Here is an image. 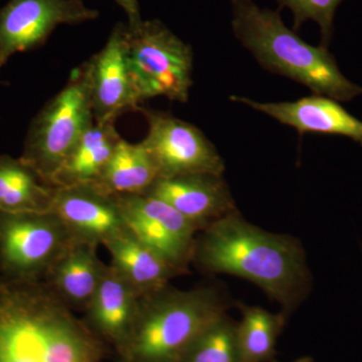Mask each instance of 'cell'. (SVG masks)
<instances>
[{
    "label": "cell",
    "mask_w": 362,
    "mask_h": 362,
    "mask_svg": "<svg viewBox=\"0 0 362 362\" xmlns=\"http://www.w3.org/2000/svg\"><path fill=\"white\" fill-rule=\"evenodd\" d=\"M75 240L52 211H0V274L14 281H44Z\"/></svg>",
    "instance_id": "cell-7"
},
{
    "label": "cell",
    "mask_w": 362,
    "mask_h": 362,
    "mask_svg": "<svg viewBox=\"0 0 362 362\" xmlns=\"http://www.w3.org/2000/svg\"><path fill=\"white\" fill-rule=\"evenodd\" d=\"M239 307L242 319L237 323V342L240 362H274L278 338L289 315L258 306Z\"/></svg>",
    "instance_id": "cell-21"
},
{
    "label": "cell",
    "mask_w": 362,
    "mask_h": 362,
    "mask_svg": "<svg viewBox=\"0 0 362 362\" xmlns=\"http://www.w3.org/2000/svg\"><path fill=\"white\" fill-rule=\"evenodd\" d=\"M294 362H314V361L312 357L303 356L301 357V358L297 359V361Z\"/></svg>",
    "instance_id": "cell-25"
},
{
    "label": "cell",
    "mask_w": 362,
    "mask_h": 362,
    "mask_svg": "<svg viewBox=\"0 0 362 362\" xmlns=\"http://www.w3.org/2000/svg\"><path fill=\"white\" fill-rule=\"evenodd\" d=\"M145 194L173 206L197 230L238 211L223 175L197 173L158 178Z\"/></svg>",
    "instance_id": "cell-13"
},
{
    "label": "cell",
    "mask_w": 362,
    "mask_h": 362,
    "mask_svg": "<svg viewBox=\"0 0 362 362\" xmlns=\"http://www.w3.org/2000/svg\"><path fill=\"white\" fill-rule=\"evenodd\" d=\"M148 124L141 141L156 163L159 178L209 173L223 175L218 150L199 128L164 112L139 109Z\"/></svg>",
    "instance_id": "cell-8"
},
{
    "label": "cell",
    "mask_w": 362,
    "mask_h": 362,
    "mask_svg": "<svg viewBox=\"0 0 362 362\" xmlns=\"http://www.w3.org/2000/svg\"><path fill=\"white\" fill-rule=\"evenodd\" d=\"M94 245L74 242L59 257L45 282L70 308H87L108 266L102 263Z\"/></svg>",
    "instance_id": "cell-16"
},
{
    "label": "cell",
    "mask_w": 362,
    "mask_h": 362,
    "mask_svg": "<svg viewBox=\"0 0 362 362\" xmlns=\"http://www.w3.org/2000/svg\"><path fill=\"white\" fill-rule=\"evenodd\" d=\"M45 281L0 277V362H100L103 349Z\"/></svg>",
    "instance_id": "cell-2"
},
{
    "label": "cell",
    "mask_w": 362,
    "mask_h": 362,
    "mask_svg": "<svg viewBox=\"0 0 362 362\" xmlns=\"http://www.w3.org/2000/svg\"><path fill=\"white\" fill-rule=\"evenodd\" d=\"M158 178L156 163L142 143L122 138L95 185L112 195L145 194Z\"/></svg>",
    "instance_id": "cell-19"
},
{
    "label": "cell",
    "mask_w": 362,
    "mask_h": 362,
    "mask_svg": "<svg viewBox=\"0 0 362 362\" xmlns=\"http://www.w3.org/2000/svg\"><path fill=\"white\" fill-rule=\"evenodd\" d=\"M126 61L142 103L156 97L187 103L194 84V52L160 21L127 25Z\"/></svg>",
    "instance_id": "cell-6"
},
{
    "label": "cell",
    "mask_w": 362,
    "mask_h": 362,
    "mask_svg": "<svg viewBox=\"0 0 362 362\" xmlns=\"http://www.w3.org/2000/svg\"><path fill=\"white\" fill-rule=\"evenodd\" d=\"M127 25L117 23L103 49L90 59L93 115L96 122H116L129 111H139L142 102L136 92L126 61Z\"/></svg>",
    "instance_id": "cell-12"
},
{
    "label": "cell",
    "mask_w": 362,
    "mask_h": 362,
    "mask_svg": "<svg viewBox=\"0 0 362 362\" xmlns=\"http://www.w3.org/2000/svg\"><path fill=\"white\" fill-rule=\"evenodd\" d=\"M230 4L235 37L267 70L338 102L361 96V86L343 75L326 47L307 44L285 25L277 11L259 8L252 0Z\"/></svg>",
    "instance_id": "cell-3"
},
{
    "label": "cell",
    "mask_w": 362,
    "mask_h": 362,
    "mask_svg": "<svg viewBox=\"0 0 362 362\" xmlns=\"http://www.w3.org/2000/svg\"><path fill=\"white\" fill-rule=\"evenodd\" d=\"M220 290L168 287L145 295L129 334L118 349L121 362H181L209 324L226 313Z\"/></svg>",
    "instance_id": "cell-4"
},
{
    "label": "cell",
    "mask_w": 362,
    "mask_h": 362,
    "mask_svg": "<svg viewBox=\"0 0 362 362\" xmlns=\"http://www.w3.org/2000/svg\"><path fill=\"white\" fill-rule=\"evenodd\" d=\"M342 0H277L280 8L288 7L294 16V30L301 28L305 21H314L320 26L324 45L331 39L333 18Z\"/></svg>",
    "instance_id": "cell-23"
},
{
    "label": "cell",
    "mask_w": 362,
    "mask_h": 362,
    "mask_svg": "<svg viewBox=\"0 0 362 362\" xmlns=\"http://www.w3.org/2000/svg\"><path fill=\"white\" fill-rule=\"evenodd\" d=\"M115 197L131 232L185 273L194 259L197 228L173 206L156 197L146 194Z\"/></svg>",
    "instance_id": "cell-10"
},
{
    "label": "cell",
    "mask_w": 362,
    "mask_h": 362,
    "mask_svg": "<svg viewBox=\"0 0 362 362\" xmlns=\"http://www.w3.org/2000/svg\"><path fill=\"white\" fill-rule=\"evenodd\" d=\"M115 1L127 16L128 25L136 26L141 23L143 20L138 0H115Z\"/></svg>",
    "instance_id": "cell-24"
},
{
    "label": "cell",
    "mask_w": 362,
    "mask_h": 362,
    "mask_svg": "<svg viewBox=\"0 0 362 362\" xmlns=\"http://www.w3.org/2000/svg\"><path fill=\"white\" fill-rule=\"evenodd\" d=\"M230 100L291 126L300 134L313 132L341 135L362 146V121L352 116L337 100L331 98L313 94L295 102L278 103H262L240 96H232Z\"/></svg>",
    "instance_id": "cell-14"
},
{
    "label": "cell",
    "mask_w": 362,
    "mask_h": 362,
    "mask_svg": "<svg viewBox=\"0 0 362 362\" xmlns=\"http://www.w3.org/2000/svg\"><path fill=\"white\" fill-rule=\"evenodd\" d=\"M121 139L115 122L94 121L52 176V187L96 182Z\"/></svg>",
    "instance_id": "cell-18"
},
{
    "label": "cell",
    "mask_w": 362,
    "mask_h": 362,
    "mask_svg": "<svg viewBox=\"0 0 362 362\" xmlns=\"http://www.w3.org/2000/svg\"><path fill=\"white\" fill-rule=\"evenodd\" d=\"M98 16L83 0H8L0 7V73L14 54L44 45L59 25Z\"/></svg>",
    "instance_id": "cell-9"
},
{
    "label": "cell",
    "mask_w": 362,
    "mask_h": 362,
    "mask_svg": "<svg viewBox=\"0 0 362 362\" xmlns=\"http://www.w3.org/2000/svg\"><path fill=\"white\" fill-rule=\"evenodd\" d=\"M181 362H240L237 323L226 313L216 318L197 337Z\"/></svg>",
    "instance_id": "cell-22"
},
{
    "label": "cell",
    "mask_w": 362,
    "mask_h": 362,
    "mask_svg": "<svg viewBox=\"0 0 362 362\" xmlns=\"http://www.w3.org/2000/svg\"><path fill=\"white\" fill-rule=\"evenodd\" d=\"M90 74V59L74 69L63 89L28 127L20 158L47 185H51L52 176L94 123Z\"/></svg>",
    "instance_id": "cell-5"
},
{
    "label": "cell",
    "mask_w": 362,
    "mask_h": 362,
    "mask_svg": "<svg viewBox=\"0 0 362 362\" xmlns=\"http://www.w3.org/2000/svg\"><path fill=\"white\" fill-rule=\"evenodd\" d=\"M192 259L207 273L228 274L259 286L288 315L310 292L301 243L251 225L238 211L202 230Z\"/></svg>",
    "instance_id": "cell-1"
},
{
    "label": "cell",
    "mask_w": 362,
    "mask_h": 362,
    "mask_svg": "<svg viewBox=\"0 0 362 362\" xmlns=\"http://www.w3.org/2000/svg\"><path fill=\"white\" fill-rule=\"evenodd\" d=\"M54 187L47 185L21 158L0 154V211L40 213L51 211Z\"/></svg>",
    "instance_id": "cell-20"
},
{
    "label": "cell",
    "mask_w": 362,
    "mask_h": 362,
    "mask_svg": "<svg viewBox=\"0 0 362 362\" xmlns=\"http://www.w3.org/2000/svg\"><path fill=\"white\" fill-rule=\"evenodd\" d=\"M111 256V266L141 296L168 287L181 272L147 247L130 228L104 245Z\"/></svg>",
    "instance_id": "cell-17"
},
{
    "label": "cell",
    "mask_w": 362,
    "mask_h": 362,
    "mask_svg": "<svg viewBox=\"0 0 362 362\" xmlns=\"http://www.w3.org/2000/svg\"><path fill=\"white\" fill-rule=\"evenodd\" d=\"M141 295L111 265L86 308L88 325L118 349L125 341L139 310Z\"/></svg>",
    "instance_id": "cell-15"
},
{
    "label": "cell",
    "mask_w": 362,
    "mask_h": 362,
    "mask_svg": "<svg viewBox=\"0 0 362 362\" xmlns=\"http://www.w3.org/2000/svg\"><path fill=\"white\" fill-rule=\"evenodd\" d=\"M51 211L76 242L96 247L129 228L115 195L95 183L54 187Z\"/></svg>",
    "instance_id": "cell-11"
}]
</instances>
